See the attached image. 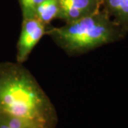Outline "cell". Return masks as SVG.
<instances>
[{"instance_id":"4","label":"cell","mask_w":128,"mask_h":128,"mask_svg":"<svg viewBox=\"0 0 128 128\" xmlns=\"http://www.w3.org/2000/svg\"><path fill=\"white\" fill-rule=\"evenodd\" d=\"M60 12L57 19L68 24L88 16L101 9L98 0H58Z\"/></svg>"},{"instance_id":"5","label":"cell","mask_w":128,"mask_h":128,"mask_svg":"<svg viewBox=\"0 0 128 128\" xmlns=\"http://www.w3.org/2000/svg\"><path fill=\"white\" fill-rule=\"evenodd\" d=\"M101 9L128 34V0H103Z\"/></svg>"},{"instance_id":"6","label":"cell","mask_w":128,"mask_h":128,"mask_svg":"<svg viewBox=\"0 0 128 128\" xmlns=\"http://www.w3.org/2000/svg\"><path fill=\"white\" fill-rule=\"evenodd\" d=\"M60 12L58 0H44L37 5L34 11V17L46 26L58 18Z\"/></svg>"},{"instance_id":"1","label":"cell","mask_w":128,"mask_h":128,"mask_svg":"<svg viewBox=\"0 0 128 128\" xmlns=\"http://www.w3.org/2000/svg\"><path fill=\"white\" fill-rule=\"evenodd\" d=\"M0 113L26 120L41 128H56L55 107L23 64L0 62Z\"/></svg>"},{"instance_id":"9","label":"cell","mask_w":128,"mask_h":128,"mask_svg":"<svg viewBox=\"0 0 128 128\" xmlns=\"http://www.w3.org/2000/svg\"><path fill=\"white\" fill-rule=\"evenodd\" d=\"M98 2H99V3H100V4L101 6L102 4V2H103V0H98Z\"/></svg>"},{"instance_id":"3","label":"cell","mask_w":128,"mask_h":128,"mask_svg":"<svg viewBox=\"0 0 128 128\" xmlns=\"http://www.w3.org/2000/svg\"><path fill=\"white\" fill-rule=\"evenodd\" d=\"M47 26L35 17L22 19V28L16 44V62L24 64L41 38L46 36Z\"/></svg>"},{"instance_id":"8","label":"cell","mask_w":128,"mask_h":128,"mask_svg":"<svg viewBox=\"0 0 128 128\" xmlns=\"http://www.w3.org/2000/svg\"><path fill=\"white\" fill-rule=\"evenodd\" d=\"M21 9L22 19L34 17V11L38 4L44 0H17Z\"/></svg>"},{"instance_id":"7","label":"cell","mask_w":128,"mask_h":128,"mask_svg":"<svg viewBox=\"0 0 128 128\" xmlns=\"http://www.w3.org/2000/svg\"><path fill=\"white\" fill-rule=\"evenodd\" d=\"M0 128H41L35 124L12 115L0 113Z\"/></svg>"},{"instance_id":"2","label":"cell","mask_w":128,"mask_h":128,"mask_svg":"<svg viewBox=\"0 0 128 128\" xmlns=\"http://www.w3.org/2000/svg\"><path fill=\"white\" fill-rule=\"evenodd\" d=\"M128 35L100 9L88 16L59 27L47 26L46 36L66 54L83 55L101 46L122 40Z\"/></svg>"}]
</instances>
